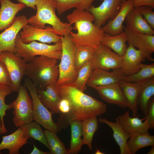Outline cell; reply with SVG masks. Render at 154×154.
Here are the masks:
<instances>
[{
  "mask_svg": "<svg viewBox=\"0 0 154 154\" xmlns=\"http://www.w3.org/2000/svg\"><path fill=\"white\" fill-rule=\"evenodd\" d=\"M154 76V63L149 64L142 63L139 71L133 74L126 76L123 80L128 82L142 83Z\"/></svg>",
  "mask_w": 154,
  "mask_h": 154,
  "instance_id": "1f68e13d",
  "label": "cell"
},
{
  "mask_svg": "<svg viewBox=\"0 0 154 154\" xmlns=\"http://www.w3.org/2000/svg\"><path fill=\"white\" fill-rule=\"evenodd\" d=\"M7 130L3 123L0 116V135L6 133Z\"/></svg>",
  "mask_w": 154,
  "mask_h": 154,
  "instance_id": "bcb514c9",
  "label": "cell"
},
{
  "mask_svg": "<svg viewBox=\"0 0 154 154\" xmlns=\"http://www.w3.org/2000/svg\"><path fill=\"white\" fill-rule=\"evenodd\" d=\"M126 76L120 68L113 70L111 72L100 69L93 70L86 85L102 86L119 83Z\"/></svg>",
  "mask_w": 154,
  "mask_h": 154,
  "instance_id": "9a60e30c",
  "label": "cell"
},
{
  "mask_svg": "<svg viewBox=\"0 0 154 154\" xmlns=\"http://www.w3.org/2000/svg\"><path fill=\"white\" fill-rule=\"evenodd\" d=\"M36 14L28 19V24L36 28L44 29L46 24L53 28V32L61 37L70 34L74 29L69 23H64L56 14L53 0H37Z\"/></svg>",
  "mask_w": 154,
  "mask_h": 154,
  "instance_id": "3957f363",
  "label": "cell"
},
{
  "mask_svg": "<svg viewBox=\"0 0 154 154\" xmlns=\"http://www.w3.org/2000/svg\"><path fill=\"white\" fill-rule=\"evenodd\" d=\"M24 86L29 92L32 100L33 120L42 126L45 129L56 133L59 132L62 128L58 122H55L53 121L52 117L53 113L41 102L36 86L28 78L25 79Z\"/></svg>",
  "mask_w": 154,
  "mask_h": 154,
  "instance_id": "52a82bcc",
  "label": "cell"
},
{
  "mask_svg": "<svg viewBox=\"0 0 154 154\" xmlns=\"http://www.w3.org/2000/svg\"><path fill=\"white\" fill-rule=\"evenodd\" d=\"M0 60L5 63L9 71L13 92H18L25 75L27 63L21 57L8 51H3L0 54Z\"/></svg>",
  "mask_w": 154,
  "mask_h": 154,
  "instance_id": "9c48e42d",
  "label": "cell"
},
{
  "mask_svg": "<svg viewBox=\"0 0 154 154\" xmlns=\"http://www.w3.org/2000/svg\"><path fill=\"white\" fill-rule=\"evenodd\" d=\"M134 7L133 0H124L122 3L120 10L112 19L102 27L105 33L112 35H119L124 31V22L129 12Z\"/></svg>",
  "mask_w": 154,
  "mask_h": 154,
  "instance_id": "ac0fdd59",
  "label": "cell"
},
{
  "mask_svg": "<svg viewBox=\"0 0 154 154\" xmlns=\"http://www.w3.org/2000/svg\"><path fill=\"white\" fill-rule=\"evenodd\" d=\"M58 109L59 116H64L68 114L70 109V105L68 100L61 97L58 105Z\"/></svg>",
  "mask_w": 154,
  "mask_h": 154,
  "instance_id": "60d3db41",
  "label": "cell"
},
{
  "mask_svg": "<svg viewBox=\"0 0 154 154\" xmlns=\"http://www.w3.org/2000/svg\"><path fill=\"white\" fill-rule=\"evenodd\" d=\"M44 131L49 146L48 154H68V150L56 133L46 129Z\"/></svg>",
  "mask_w": 154,
  "mask_h": 154,
  "instance_id": "d6a6232c",
  "label": "cell"
},
{
  "mask_svg": "<svg viewBox=\"0 0 154 154\" xmlns=\"http://www.w3.org/2000/svg\"><path fill=\"white\" fill-rule=\"evenodd\" d=\"M59 88L61 97L68 100L70 105L68 114L57 119L62 129L68 127L73 121H82L102 115L106 111V104L85 94L72 83L59 85Z\"/></svg>",
  "mask_w": 154,
  "mask_h": 154,
  "instance_id": "6da1fadb",
  "label": "cell"
},
{
  "mask_svg": "<svg viewBox=\"0 0 154 154\" xmlns=\"http://www.w3.org/2000/svg\"><path fill=\"white\" fill-rule=\"evenodd\" d=\"M0 84L8 86L12 89L13 84L9 71L5 63L0 60Z\"/></svg>",
  "mask_w": 154,
  "mask_h": 154,
  "instance_id": "f35d334b",
  "label": "cell"
},
{
  "mask_svg": "<svg viewBox=\"0 0 154 154\" xmlns=\"http://www.w3.org/2000/svg\"><path fill=\"white\" fill-rule=\"evenodd\" d=\"M147 154H154V146H152L151 148L149 151L147 153Z\"/></svg>",
  "mask_w": 154,
  "mask_h": 154,
  "instance_id": "7dc6e473",
  "label": "cell"
},
{
  "mask_svg": "<svg viewBox=\"0 0 154 154\" xmlns=\"http://www.w3.org/2000/svg\"><path fill=\"white\" fill-rule=\"evenodd\" d=\"M98 127L97 116L82 121L83 144L87 145L91 150H92V142L94 135Z\"/></svg>",
  "mask_w": 154,
  "mask_h": 154,
  "instance_id": "f546056e",
  "label": "cell"
},
{
  "mask_svg": "<svg viewBox=\"0 0 154 154\" xmlns=\"http://www.w3.org/2000/svg\"><path fill=\"white\" fill-rule=\"evenodd\" d=\"M93 70L91 59L86 63L79 70L77 77L72 83L74 85L84 92L87 88L86 84Z\"/></svg>",
  "mask_w": 154,
  "mask_h": 154,
  "instance_id": "e575fe53",
  "label": "cell"
},
{
  "mask_svg": "<svg viewBox=\"0 0 154 154\" xmlns=\"http://www.w3.org/2000/svg\"><path fill=\"white\" fill-rule=\"evenodd\" d=\"M62 52L58 66L59 75L57 82L59 86L73 83L77 75L75 68L74 54L76 46L70 34L61 37Z\"/></svg>",
  "mask_w": 154,
  "mask_h": 154,
  "instance_id": "8992f818",
  "label": "cell"
},
{
  "mask_svg": "<svg viewBox=\"0 0 154 154\" xmlns=\"http://www.w3.org/2000/svg\"><path fill=\"white\" fill-rule=\"evenodd\" d=\"M91 87L97 92L101 98L106 103L117 105L122 108H128V103L119 83Z\"/></svg>",
  "mask_w": 154,
  "mask_h": 154,
  "instance_id": "2e32d148",
  "label": "cell"
},
{
  "mask_svg": "<svg viewBox=\"0 0 154 154\" xmlns=\"http://www.w3.org/2000/svg\"><path fill=\"white\" fill-rule=\"evenodd\" d=\"M127 145L131 154H135L139 149L145 147L154 146V136L148 132H135L130 134Z\"/></svg>",
  "mask_w": 154,
  "mask_h": 154,
  "instance_id": "484cf974",
  "label": "cell"
},
{
  "mask_svg": "<svg viewBox=\"0 0 154 154\" xmlns=\"http://www.w3.org/2000/svg\"><path fill=\"white\" fill-rule=\"evenodd\" d=\"M28 24V19L25 15L18 16L11 25L0 34V54L3 51L16 53V37L23 27Z\"/></svg>",
  "mask_w": 154,
  "mask_h": 154,
  "instance_id": "7c38bea8",
  "label": "cell"
},
{
  "mask_svg": "<svg viewBox=\"0 0 154 154\" xmlns=\"http://www.w3.org/2000/svg\"><path fill=\"white\" fill-rule=\"evenodd\" d=\"M126 26L136 32L154 35V30L146 21L143 16L133 7L129 12L125 18Z\"/></svg>",
  "mask_w": 154,
  "mask_h": 154,
  "instance_id": "cb8c5ba5",
  "label": "cell"
},
{
  "mask_svg": "<svg viewBox=\"0 0 154 154\" xmlns=\"http://www.w3.org/2000/svg\"><path fill=\"white\" fill-rule=\"evenodd\" d=\"M154 95V76L142 83L138 94L137 104L145 117L149 101Z\"/></svg>",
  "mask_w": 154,
  "mask_h": 154,
  "instance_id": "4316f807",
  "label": "cell"
},
{
  "mask_svg": "<svg viewBox=\"0 0 154 154\" xmlns=\"http://www.w3.org/2000/svg\"><path fill=\"white\" fill-rule=\"evenodd\" d=\"M0 154H1V153H0Z\"/></svg>",
  "mask_w": 154,
  "mask_h": 154,
  "instance_id": "681fc988",
  "label": "cell"
},
{
  "mask_svg": "<svg viewBox=\"0 0 154 154\" xmlns=\"http://www.w3.org/2000/svg\"><path fill=\"white\" fill-rule=\"evenodd\" d=\"M71 25L74 24L77 32L70 34L71 39L76 46L96 48L101 44L105 32L102 27L93 22L94 17L88 11L75 9L66 17Z\"/></svg>",
  "mask_w": 154,
  "mask_h": 154,
  "instance_id": "7a4b0ae2",
  "label": "cell"
},
{
  "mask_svg": "<svg viewBox=\"0 0 154 154\" xmlns=\"http://www.w3.org/2000/svg\"><path fill=\"white\" fill-rule=\"evenodd\" d=\"M58 14L61 15L66 11L72 8L78 7L76 0H53Z\"/></svg>",
  "mask_w": 154,
  "mask_h": 154,
  "instance_id": "74e56055",
  "label": "cell"
},
{
  "mask_svg": "<svg viewBox=\"0 0 154 154\" xmlns=\"http://www.w3.org/2000/svg\"><path fill=\"white\" fill-rule=\"evenodd\" d=\"M37 89L38 96L42 104L53 114H58V106L61 96L57 82L44 88Z\"/></svg>",
  "mask_w": 154,
  "mask_h": 154,
  "instance_id": "d6986e66",
  "label": "cell"
},
{
  "mask_svg": "<svg viewBox=\"0 0 154 154\" xmlns=\"http://www.w3.org/2000/svg\"><path fill=\"white\" fill-rule=\"evenodd\" d=\"M95 0H76L78 5L77 9L79 10H89L93 5L92 3Z\"/></svg>",
  "mask_w": 154,
  "mask_h": 154,
  "instance_id": "b9f144b4",
  "label": "cell"
},
{
  "mask_svg": "<svg viewBox=\"0 0 154 154\" xmlns=\"http://www.w3.org/2000/svg\"><path fill=\"white\" fill-rule=\"evenodd\" d=\"M145 118L149 128H154V98L152 97L150 99L147 108V114Z\"/></svg>",
  "mask_w": 154,
  "mask_h": 154,
  "instance_id": "ab89813d",
  "label": "cell"
},
{
  "mask_svg": "<svg viewBox=\"0 0 154 154\" xmlns=\"http://www.w3.org/2000/svg\"><path fill=\"white\" fill-rule=\"evenodd\" d=\"M116 122L110 121L103 118H100L98 121L108 125L112 130L113 136L119 146L121 154H131L127 145V142L130 137V134L125 132L119 123L118 117L116 118Z\"/></svg>",
  "mask_w": 154,
  "mask_h": 154,
  "instance_id": "7402d4cb",
  "label": "cell"
},
{
  "mask_svg": "<svg viewBox=\"0 0 154 154\" xmlns=\"http://www.w3.org/2000/svg\"><path fill=\"white\" fill-rule=\"evenodd\" d=\"M49 152H45L40 150L36 146L34 145L33 149L30 154H48Z\"/></svg>",
  "mask_w": 154,
  "mask_h": 154,
  "instance_id": "f6af8a7d",
  "label": "cell"
},
{
  "mask_svg": "<svg viewBox=\"0 0 154 154\" xmlns=\"http://www.w3.org/2000/svg\"><path fill=\"white\" fill-rule=\"evenodd\" d=\"M22 29L19 35L22 41L25 43L36 40L44 43H55L61 40V37L54 33L53 28L50 26L44 29H38L28 24L25 25Z\"/></svg>",
  "mask_w": 154,
  "mask_h": 154,
  "instance_id": "8fae6325",
  "label": "cell"
},
{
  "mask_svg": "<svg viewBox=\"0 0 154 154\" xmlns=\"http://www.w3.org/2000/svg\"><path fill=\"white\" fill-rule=\"evenodd\" d=\"M141 83L130 82L123 80L119 84L128 103V108L131 111L133 117L137 114V101Z\"/></svg>",
  "mask_w": 154,
  "mask_h": 154,
  "instance_id": "d4e9b609",
  "label": "cell"
},
{
  "mask_svg": "<svg viewBox=\"0 0 154 154\" xmlns=\"http://www.w3.org/2000/svg\"><path fill=\"white\" fill-rule=\"evenodd\" d=\"M143 16L150 26L154 29V12L151 7L147 5L140 6L134 7Z\"/></svg>",
  "mask_w": 154,
  "mask_h": 154,
  "instance_id": "8d00e7d4",
  "label": "cell"
},
{
  "mask_svg": "<svg viewBox=\"0 0 154 154\" xmlns=\"http://www.w3.org/2000/svg\"><path fill=\"white\" fill-rule=\"evenodd\" d=\"M13 92V90L10 87L0 84V116L4 125V117L6 115V111L11 109L10 104H7L5 103V98Z\"/></svg>",
  "mask_w": 154,
  "mask_h": 154,
  "instance_id": "d590c367",
  "label": "cell"
},
{
  "mask_svg": "<svg viewBox=\"0 0 154 154\" xmlns=\"http://www.w3.org/2000/svg\"><path fill=\"white\" fill-rule=\"evenodd\" d=\"M127 37L123 31L117 35L112 36L104 33L101 44L105 45L113 50L117 54L122 57L124 54L127 45Z\"/></svg>",
  "mask_w": 154,
  "mask_h": 154,
  "instance_id": "83f0119b",
  "label": "cell"
},
{
  "mask_svg": "<svg viewBox=\"0 0 154 154\" xmlns=\"http://www.w3.org/2000/svg\"><path fill=\"white\" fill-rule=\"evenodd\" d=\"M57 60L45 56H36L27 63L25 75L37 88H44L57 81L59 73Z\"/></svg>",
  "mask_w": 154,
  "mask_h": 154,
  "instance_id": "277c9868",
  "label": "cell"
},
{
  "mask_svg": "<svg viewBox=\"0 0 154 154\" xmlns=\"http://www.w3.org/2000/svg\"><path fill=\"white\" fill-rule=\"evenodd\" d=\"M29 139L24 136L23 129L21 126L11 134L2 137L0 151L7 149L9 150V154H19L20 149L28 143Z\"/></svg>",
  "mask_w": 154,
  "mask_h": 154,
  "instance_id": "44dd1931",
  "label": "cell"
},
{
  "mask_svg": "<svg viewBox=\"0 0 154 154\" xmlns=\"http://www.w3.org/2000/svg\"><path fill=\"white\" fill-rule=\"evenodd\" d=\"M22 126L25 137H27L29 139L38 141L49 149L44 130L42 129L38 124L35 121H32Z\"/></svg>",
  "mask_w": 154,
  "mask_h": 154,
  "instance_id": "4dcf8cb0",
  "label": "cell"
},
{
  "mask_svg": "<svg viewBox=\"0 0 154 154\" xmlns=\"http://www.w3.org/2000/svg\"><path fill=\"white\" fill-rule=\"evenodd\" d=\"M15 44L17 56L22 58L26 62L37 56H43L60 60L62 52L61 40L53 45L47 44L33 41L28 43H23L19 34L16 37Z\"/></svg>",
  "mask_w": 154,
  "mask_h": 154,
  "instance_id": "5b68a950",
  "label": "cell"
},
{
  "mask_svg": "<svg viewBox=\"0 0 154 154\" xmlns=\"http://www.w3.org/2000/svg\"><path fill=\"white\" fill-rule=\"evenodd\" d=\"M18 2L25 4L26 7L31 8L34 10L36 9L37 0H16Z\"/></svg>",
  "mask_w": 154,
  "mask_h": 154,
  "instance_id": "ee69618b",
  "label": "cell"
},
{
  "mask_svg": "<svg viewBox=\"0 0 154 154\" xmlns=\"http://www.w3.org/2000/svg\"><path fill=\"white\" fill-rule=\"evenodd\" d=\"M118 117L120 125L124 131L130 134L135 132H146L149 129L146 120L143 122V119H140L137 117H130L129 111H126Z\"/></svg>",
  "mask_w": 154,
  "mask_h": 154,
  "instance_id": "603a6c76",
  "label": "cell"
},
{
  "mask_svg": "<svg viewBox=\"0 0 154 154\" xmlns=\"http://www.w3.org/2000/svg\"><path fill=\"white\" fill-rule=\"evenodd\" d=\"M122 57L113 52L108 47L101 44L95 49L92 59L93 70L100 69L109 71L120 68Z\"/></svg>",
  "mask_w": 154,
  "mask_h": 154,
  "instance_id": "30bf717a",
  "label": "cell"
},
{
  "mask_svg": "<svg viewBox=\"0 0 154 154\" xmlns=\"http://www.w3.org/2000/svg\"><path fill=\"white\" fill-rule=\"evenodd\" d=\"M16 100L10 104L14 109L13 121L15 126L19 127L33 121V101L25 86L21 85Z\"/></svg>",
  "mask_w": 154,
  "mask_h": 154,
  "instance_id": "ba28073f",
  "label": "cell"
},
{
  "mask_svg": "<svg viewBox=\"0 0 154 154\" xmlns=\"http://www.w3.org/2000/svg\"><path fill=\"white\" fill-rule=\"evenodd\" d=\"M71 130V138L70 148L68 154H77L80 151L83 145L82 121L75 120L70 123Z\"/></svg>",
  "mask_w": 154,
  "mask_h": 154,
  "instance_id": "f1b7e54d",
  "label": "cell"
},
{
  "mask_svg": "<svg viewBox=\"0 0 154 154\" xmlns=\"http://www.w3.org/2000/svg\"><path fill=\"white\" fill-rule=\"evenodd\" d=\"M134 7L142 6H149L154 8V0H133Z\"/></svg>",
  "mask_w": 154,
  "mask_h": 154,
  "instance_id": "7bdbcfd3",
  "label": "cell"
},
{
  "mask_svg": "<svg viewBox=\"0 0 154 154\" xmlns=\"http://www.w3.org/2000/svg\"><path fill=\"white\" fill-rule=\"evenodd\" d=\"M127 47L125 52L122 56L121 65L120 69L126 76L135 74L139 71L142 62L145 58L138 49L130 44Z\"/></svg>",
  "mask_w": 154,
  "mask_h": 154,
  "instance_id": "e0dca14e",
  "label": "cell"
},
{
  "mask_svg": "<svg viewBox=\"0 0 154 154\" xmlns=\"http://www.w3.org/2000/svg\"><path fill=\"white\" fill-rule=\"evenodd\" d=\"M95 154H104L103 153L101 152L98 149H97L96 151V152Z\"/></svg>",
  "mask_w": 154,
  "mask_h": 154,
  "instance_id": "c3c4849f",
  "label": "cell"
},
{
  "mask_svg": "<svg viewBox=\"0 0 154 154\" xmlns=\"http://www.w3.org/2000/svg\"><path fill=\"white\" fill-rule=\"evenodd\" d=\"M127 42L138 48L144 55L145 59L153 61L151 56L154 52V35L140 33L128 27H124Z\"/></svg>",
  "mask_w": 154,
  "mask_h": 154,
  "instance_id": "4fadbf2b",
  "label": "cell"
},
{
  "mask_svg": "<svg viewBox=\"0 0 154 154\" xmlns=\"http://www.w3.org/2000/svg\"><path fill=\"white\" fill-rule=\"evenodd\" d=\"M124 0H103L98 7L92 5L89 11L94 17V23L101 27L108 21L112 19L119 12L121 5Z\"/></svg>",
  "mask_w": 154,
  "mask_h": 154,
  "instance_id": "5bb4252c",
  "label": "cell"
},
{
  "mask_svg": "<svg viewBox=\"0 0 154 154\" xmlns=\"http://www.w3.org/2000/svg\"><path fill=\"white\" fill-rule=\"evenodd\" d=\"M0 31H2L12 25L16 14L26 6L21 3H14L11 0H0Z\"/></svg>",
  "mask_w": 154,
  "mask_h": 154,
  "instance_id": "ffe728a7",
  "label": "cell"
},
{
  "mask_svg": "<svg viewBox=\"0 0 154 154\" xmlns=\"http://www.w3.org/2000/svg\"><path fill=\"white\" fill-rule=\"evenodd\" d=\"M95 49L93 48L76 46L74 54V64L77 73L86 63L92 59Z\"/></svg>",
  "mask_w": 154,
  "mask_h": 154,
  "instance_id": "836d02e7",
  "label": "cell"
}]
</instances>
